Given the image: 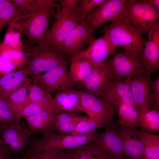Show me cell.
Listing matches in <instances>:
<instances>
[{"instance_id":"cell-1","label":"cell","mask_w":159,"mask_h":159,"mask_svg":"<svg viewBox=\"0 0 159 159\" xmlns=\"http://www.w3.org/2000/svg\"><path fill=\"white\" fill-rule=\"evenodd\" d=\"M23 47L29 59L20 70L30 76L32 82L42 73L67 63V55L54 46L41 47L25 41Z\"/></svg>"},{"instance_id":"cell-2","label":"cell","mask_w":159,"mask_h":159,"mask_svg":"<svg viewBox=\"0 0 159 159\" xmlns=\"http://www.w3.org/2000/svg\"><path fill=\"white\" fill-rule=\"evenodd\" d=\"M96 133V130L81 135L51 132L43 135L40 139L35 138L22 156L52 149L63 150L75 149L88 144Z\"/></svg>"},{"instance_id":"cell-3","label":"cell","mask_w":159,"mask_h":159,"mask_svg":"<svg viewBox=\"0 0 159 159\" xmlns=\"http://www.w3.org/2000/svg\"><path fill=\"white\" fill-rule=\"evenodd\" d=\"M55 1L16 22L19 25L22 32L26 36L29 43L45 47L51 17L55 9L60 6L55 4Z\"/></svg>"},{"instance_id":"cell-4","label":"cell","mask_w":159,"mask_h":159,"mask_svg":"<svg viewBox=\"0 0 159 159\" xmlns=\"http://www.w3.org/2000/svg\"><path fill=\"white\" fill-rule=\"evenodd\" d=\"M101 32L107 35L116 47H120L123 49L143 51L147 41L124 17L105 26Z\"/></svg>"},{"instance_id":"cell-5","label":"cell","mask_w":159,"mask_h":159,"mask_svg":"<svg viewBox=\"0 0 159 159\" xmlns=\"http://www.w3.org/2000/svg\"><path fill=\"white\" fill-rule=\"evenodd\" d=\"M113 120L106 124L104 131L95 135L86 145L93 154L106 159H122L126 157L122 142L116 134Z\"/></svg>"},{"instance_id":"cell-6","label":"cell","mask_w":159,"mask_h":159,"mask_svg":"<svg viewBox=\"0 0 159 159\" xmlns=\"http://www.w3.org/2000/svg\"><path fill=\"white\" fill-rule=\"evenodd\" d=\"M20 123L0 128V138L5 159L23 156L35 138L30 130L23 127Z\"/></svg>"},{"instance_id":"cell-7","label":"cell","mask_w":159,"mask_h":159,"mask_svg":"<svg viewBox=\"0 0 159 159\" xmlns=\"http://www.w3.org/2000/svg\"><path fill=\"white\" fill-rule=\"evenodd\" d=\"M53 14L54 19L47 37L45 46L58 48L71 31L82 21L76 10L71 11L60 6Z\"/></svg>"},{"instance_id":"cell-8","label":"cell","mask_w":159,"mask_h":159,"mask_svg":"<svg viewBox=\"0 0 159 159\" xmlns=\"http://www.w3.org/2000/svg\"><path fill=\"white\" fill-rule=\"evenodd\" d=\"M124 18L142 35L148 34L158 21L159 13L144 0H126Z\"/></svg>"},{"instance_id":"cell-9","label":"cell","mask_w":159,"mask_h":159,"mask_svg":"<svg viewBox=\"0 0 159 159\" xmlns=\"http://www.w3.org/2000/svg\"><path fill=\"white\" fill-rule=\"evenodd\" d=\"M142 51L123 49L105 62L116 78L130 76L136 72L145 70Z\"/></svg>"},{"instance_id":"cell-10","label":"cell","mask_w":159,"mask_h":159,"mask_svg":"<svg viewBox=\"0 0 159 159\" xmlns=\"http://www.w3.org/2000/svg\"><path fill=\"white\" fill-rule=\"evenodd\" d=\"M126 0H105L85 19L93 32L105 22H111L124 16Z\"/></svg>"},{"instance_id":"cell-11","label":"cell","mask_w":159,"mask_h":159,"mask_svg":"<svg viewBox=\"0 0 159 159\" xmlns=\"http://www.w3.org/2000/svg\"><path fill=\"white\" fill-rule=\"evenodd\" d=\"M151 74L145 70L140 71L126 78L130 83L134 105L139 112L148 110L151 105H154Z\"/></svg>"},{"instance_id":"cell-12","label":"cell","mask_w":159,"mask_h":159,"mask_svg":"<svg viewBox=\"0 0 159 159\" xmlns=\"http://www.w3.org/2000/svg\"><path fill=\"white\" fill-rule=\"evenodd\" d=\"M116 79L105 64L102 66H94L91 73L83 82L79 83L80 91L102 97Z\"/></svg>"},{"instance_id":"cell-13","label":"cell","mask_w":159,"mask_h":159,"mask_svg":"<svg viewBox=\"0 0 159 159\" xmlns=\"http://www.w3.org/2000/svg\"><path fill=\"white\" fill-rule=\"evenodd\" d=\"M67 65V63L63 64L42 73L32 82L50 93L74 89L76 83L71 79Z\"/></svg>"},{"instance_id":"cell-14","label":"cell","mask_w":159,"mask_h":159,"mask_svg":"<svg viewBox=\"0 0 159 159\" xmlns=\"http://www.w3.org/2000/svg\"><path fill=\"white\" fill-rule=\"evenodd\" d=\"M94 32L85 20L82 21L69 34L58 47L69 58L85 49L93 39Z\"/></svg>"},{"instance_id":"cell-15","label":"cell","mask_w":159,"mask_h":159,"mask_svg":"<svg viewBox=\"0 0 159 159\" xmlns=\"http://www.w3.org/2000/svg\"><path fill=\"white\" fill-rule=\"evenodd\" d=\"M81 91V104L83 112L88 117L97 121L104 126L112 120L117 109L102 98Z\"/></svg>"},{"instance_id":"cell-16","label":"cell","mask_w":159,"mask_h":159,"mask_svg":"<svg viewBox=\"0 0 159 159\" xmlns=\"http://www.w3.org/2000/svg\"><path fill=\"white\" fill-rule=\"evenodd\" d=\"M116 48L107 35L104 34L97 39H93L85 49L71 58H83L94 66H102L105 65L109 56L116 53Z\"/></svg>"},{"instance_id":"cell-17","label":"cell","mask_w":159,"mask_h":159,"mask_svg":"<svg viewBox=\"0 0 159 159\" xmlns=\"http://www.w3.org/2000/svg\"><path fill=\"white\" fill-rule=\"evenodd\" d=\"M114 125L126 157L129 159H142L144 148L140 138L141 131L136 127L122 126L116 122Z\"/></svg>"},{"instance_id":"cell-18","label":"cell","mask_w":159,"mask_h":159,"mask_svg":"<svg viewBox=\"0 0 159 159\" xmlns=\"http://www.w3.org/2000/svg\"><path fill=\"white\" fill-rule=\"evenodd\" d=\"M117 109L120 103L124 102L134 105V102L128 80H116L101 97Z\"/></svg>"},{"instance_id":"cell-19","label":"cell","mask_w":159,"mask_h":159,"mask_svg":"<svg viewBox=\"0 0 159 159\" xmlns=\"http://www.w3.org/2000/svg\"><path fill=\"white\" fill-rule=\"evenodd\" d=\"M81 95V91L74 89L57 92L53 99L58 111L77 114L83 112Z\"/></svg>"},{"instance_id":"cell-20","label":"cell","mask_w":159,"mask_h":159,"mask_svg":"<svg viewBox=\"0 0 159 159\" xmlns=\"http://www.w3.org/2000/svg\"><path fill=\"white\" fill-rule=\"evenodd\" d=\"M58 112L55 111L41 112L24 119L28 129L32 133H42L43 135L51 132L57 131L54 126V120Z\"/></svg>"},{"instance_id":"cell-21","label":"cell","mask_w":159,"mask_h":159,"mask_svg":"<svg viewBox=\"0 0 159 159\" xmlns=\"http://www.w3.org/2000/svg\"><path fill=\"white\" fill-rule=\"evenodd\" d=\"M32 81L21 70L1 76L0 79V98L5 100L24 83Z\"/></svg>"},{"instance_id":"cell-22","label":"cell","mask_w":159,"mask_h":159,"mask_svg":"<svg viewBox=\"0 0 159 159\" xmlns=\"http://www.w3.org/2000/svg\"><path fill=\"white\" fill-rule=\"evenodd\" d=\"M142 53L146 71L154 74L159 68V39L148 37Z\"/></svg>"},{"instance_id":"cell-23","label":"cell","mask_w":159,"mask_h":159,"mask_svg":"<svg viewBox=\"0 0 159 159\" xmlns=\"http://www.w3.org/2000/svg\"><path fill=\"white\" fill-rule=\"evenodd\" d=\"M21 8L14 6L10 0H0V32L5 26L28 16Z\"/></svg>"},{"instance_id":"cell-24","label":"cell","mask_w":159,"mask_h":159,"mask_svg":"<svg viewBox=\"0 0 159 159\" xmlns=\"http://www.w3.org/2000/svg\"><path fill=\"white\" fill-rule=\"evenodd\" d=\"M118 124L125 126L142 128L140 120V114L134 105L122 102L118 105Z\"/></svg>"},{"instance_id":"cell-25","label":"cell","mask_w":159,"mask_h":159,"mask_svg":"<svg viewBox=\"0 0 159 159\" xmlns=\"http://www.w3.org/2000/svg\"><path fill=\"white\" fill-rule=\"evenodd\" d=\"M69 60L71 64L69 74L76 83L82 82L91 73L93 66L87 60L74 57L69 58Z\"/></svg>"},{"instance_id":"cell-26","label":"cell","mask_w":159,"mask_h":159,"mask_svg":"<svg viewBox=\"0 0 159 159\" xmlns=\"http://www.w3.org/2000/svg\"><path fill=\"white\" fill-rule=\"evenodd\" d=\"M32 82V81L26 82L5 100L13 112L20 119V113L27 98L29 85Z\"/></svg>"},{"instance_id":"cell-27","label":"cell","mask_w":159,"mask_h":159,"mask_svg":"<svg viewBox=\"0 0 159 159\" xmlns=\"http://www.w3.org/2000/svg\"><path fill=\"white\" fill-rule=\"evenodd\" d=\"M22 33L20 26L17 23L9 25L4 39L0 44V49L24 51L23 43L21 40Z\"/></svg>"},{"instance_id":"cell-28","label":"cell","mask_w":159,"mask_h":159,"mask_svg":"<svg viewBox=\"0 0 159 159\" xmlns=\"http://www.w3.org/2000/svg\"><path fill=\"white\" fill-rule=\"evenodd\" d=\"M140 138L144 146L142 159L159 158V137L147 132L141 131Z\"/></svg>"},{"instance_id":"cell-29","label":"cell","mask_w":159,"mask_h":159,"mask_svg":"<svg viewBox=\"0 0 159 159\" xmlns=\"http://www.w3.org/2000/svg\"><path fill=\"white\" fill-rule=\"evenodd\" d=\"M41 102L54 103L50 93L41 88L36 82L30 83L29 86L28 94L25 106L31 103Z\"/></svg>"},{"instance_id":"cell-30","label":"cell","mask_w":159,"mask_h":159,"mask_svg":"<svg viewBox=\"0 0 159 159\" xmlns=\"http://www.w3.org/2000/svg\"><path fill=\"white\" fill-rule=\"evenodd\" d=\"M140 120L142 128L148 132L159 131V113L157 110H148L139 112Z\"/></svg>"},{"instance_id":"cell-31","label":"cell","mask_w":159,"mask_h":159,"mask_svg":"<svg viewBox=\"0 0 159 159\" xmlns=\"http://www.w3.org/2000/svg\"><path fill=\"white\" fill-rule=\"evenodd\" d=\"M14 6L22 9L26 15L35 13L52 3L51 0H10Z\"/></svg>"},{"instance_id":"cell-32","label":"cell","mask_w":159,"mask_h":159,"mask_svg":"<svg viewBox=\"0 0 159 159\" xmlns=\"http://www.w3.org/2000/svg\"><path fill=\"white\" fill-rule=\"evenodd\" d=\"M48 111H55L59 112L54 103L44 102L30 103L23 108L19 118H24L41 112Z\"/></svg>"},{"instance_id":"cell-33","label":"cell","mask_w":159,"mask_h":159,"mask_svg":"<svg viewBox=\"0 0 159 159\" xmlns=\"http://www.w3.org/2000/svg\"><path fill=\"white\" fill-rule=\"evenodd\" d=\"M0 56L14 63L18 70L22 68L29 59L26 53L19 50L0 49Z\"/></svg>"},{"instance_id":"cell-34","label":"cell","mask_w":159,"mask_h":159,"mask_svg":"<svg viewBox=\"0 0 159 159\" xmlns=\"http://www.w3.org/2000/svg\"><path fill=\"white\" fill-rule=\"evenodd\" d=\"M5 100L0 98V128L20 122Z\"/></svg>"},{"instance_id":"cell-35","label":"cell","mask_w":159,"mask_h":159,"mask_svg":"<svg viewBox=\"0 0 159 159\" xmlns=\"http://www.w3.org/2000/svg\"><path fill=\"white\" fill-rule=\"evenodd\" d=\"M104 126L100 122L87 117L80 121L77 125L71 134L81 135L90 132L99 128Z\"/></svg>"},{"instance_id":"cell-36","label":"cell","mask_w":159,"mask_h":159,"mask_svg":"<svg viewBox=\"0 0 159 159\" xmlns=\"http://www.w3.org/2000/svg\"><path fill=\"white\" fill-rule=\"evenodd\" d=\"M105 0H80L77 10L82 20Z\"/></svg>"},{"instance_id":"cell-37","label":"cell","mask_w":159,"mask_h":159,"mask_svg":"<svg viewBox=\"0 0 159 159\" xmlns=\"http://www.w3.org/2000/svg\"><path fill=\"white\" fill-rule=\"evenodd\" d=\"M61 151L57 149H52L22 156L21 159H53Z\"/></svg>"},{"instance_id":"cell-38","label":"cell","mask_w":159,"mask_h":159,"mask_svg":"<svg viewBox=\"0 0 159 159\" xmlns=\"http://www.w3.org/2000/svg\"><path fill=\"white\" fill-rule=\"evenodd\" d=\"M77 115V114L71 113L63 112L57 113L55 116L54 122L56 130H57V129L59 127L74 119Z\"/></svg>"},{"instance_id":"cell-39","label":"cell","mask_w":159,"mask_h":159,"mask_svg":"<svg viewBox=\"0 0 159 159\" xmlns=\"http://www.w3.org/2000/svg\"><path fill=\"white\" fill-rule=\"evenodd\" d=\"M87 117L78 115L73 120L57 129V131L66 133H71L74 130L79 122Z\"/></svg>"},{"instance_id":"cell-40","label":"cell","mask_w":159,"mask_h":159,"mask_svg":"<svg viewBox=\"0 0 159 159\" xmlns=\"http://www.w3.org/2000/svg\"><path fill=\"white\" fill-rule=\"evenodd\" d=\"M74 150L78 159H101L90 151L86 145L74 149Z\"/></svg>"},{"instance_id":"cell-41","label":"cell","mask_w":159,"mask_h":159,"mask_svg":"<svg viewBox=\"0 0 159 159\" xmlns=\"http://www.w3.org/2000/svg\"><path fill=\"white\" fill-rule=\"evenodd\" d=\"M17 69V66L13 62L0 56V74H6Z\"/></svg>"},{"instance_id":"cell-42","label":"cell","mask_w":159,"mask_h":159,"mask_svg":"<svg viewBox=\"0 0 159 159\" xmlns=\"http://www.w3.org/2000/svg\"><path fill=\"white\" fill-rule=\"evenodd\" d=\"M154 100V109L158 110L159 107V76L155 81H151L150 83Z\"/></svg>"},{"instance_id":"cell-43","label":"cell","mask_w":159,"mask_h":159,"mask_svg":"<svg viewBox=\"0 0 159 159\" xmlns=\"http://www.w3.org/2000/svg\"><path fill=\"white\" fill-rule=\"evenodd\" d=\"M61 8L71 11L76 10L80 0H59Z\"/></svg>"},{"instance_id":"cell-44","label":"cell","mask_w":159,"mask_h":159,"mask_svg":"<svg viewBox=\"0 0 159 159\" xmlns=\"http://www.w3.org/2000/svg\"><path fill=\"white\" fill-rule=\"evenodd\" d=\"M64 159H78L74 149L63 151Z\"/></svg>"},{"instance_id":"cell-45","label":"cell","mask_w":159,"mask_h":159,"mask_svg":"<svg viewBox=\"0 0 159 159\" xmlns=\"http://www.w3.org/2000/svg\"><path fill=\"white\" fill-rule=\"evenodd\" d=\"M146 3L152 6L159 13V0H144Z\"/></svg>"},{"instance_id":"cell-46","label":"cell","mask_w":159,"mask_h":159,"mask_svg":"<svg viewBox=\"0 0 159 159\" xmlns=\"http://www.w3.org/2000/svg\"><path fill=\"white\" fill-rule=\"evenodd\" d=\"M53 159H64L63 150L59 153Z\"/></svg>"},{"instance_id":"cell-47","label":"cell","mask_w":159,"mask_h":159,"mask_svg":"<svg viewBox=\"0 0 159 159\" xmlns=\"http://www.w3.org/2000/svg\"><path fill=\"white\" fill-rule=\"evenodd\" d=\"M0 153H4V150L0 138Z\"/></svg>"},{"instance_id":"cell-48","label":"cell","mask_w":159,"mask_h":159,"mask_svg":"<svg viewBox=\"0 0 159 159\" xmlns=\"http://www.w3.org/2000/svg\"><path fill=\"white\" fill-rule=\"evenodd\" d=\"M4 155L3 153H0V159H4Z\"/></svg>"},{"instance_id":"cell-49","label":"cell","mask_w":159,"mask_h":159,"mask_svg":"<svg viewBox=\"0 0 159 159\" xmlns=\"http://www.w3.org/2000/svg\"><path fill=\"white\" fill-rule=\"evenodd\" d=\"M6 159H21L20 158H10V157H9Z\"/></svg>"},{"instance_id":"cell-50","label":"cell","mask_w":159,"mask_h":159,"mask_svg":"<svg viewBox=\"0 0 159 159\" xmlns=\"http://www.w3.org/2000/svg\"><path fill=\"white\" fill-rule=\"evenodd\" d=\"M122 159H129L128 158H127V157H125L124 158H123Z\"/></svg>"},{"instance_id":"cell-51","label":"cell","mask_w":159,"mask_h":159,"mask_svg":"<svg viewBox=\"0 0 159 159\" xmlns=\"http://www.w3.org/2000/svg\"><path fill=\"white\" fill-rule=\"evenodd\" d=\"M151 159H159V158H155Z\"/></svg>"},{"instance_id":"cell-52","label":"cell","mask_w":159,"mask_h":159,"mask_svg":"<svg viewBox=\"0 0 159 159\" xmlns=\"http://www.w3.org/2000/svg\"><path fill=\"white\" fill-rule=\"evenodd\" d=\"M101 159H105V158H101Z\"/></svg>"},{"instance_id":"cell-53","label":"cell","mask_w":159,"mask_h":159,"mask_svg":"<svg viewBox=\"0 0 159 159\" xmlns=\"http://www.w3.org/2000/svg\"><path fill=\"white\" fill-rule=\"evenodd\" d=\"M1 75L0 74V78H1Z\"/></svg>"},{"instance_id":"cell-54","label":"cell","mask_w":159,"mask_h":159,"mask_svg":"<svg viewBox=\"0 0 159 159\" xmlns=\"http://www.w3.org/2000/svg\"><path fill=\"white\" fill-rule=\"evenodd\" d=\"M1 43L0 42V44Z\"/></svg>"}]
</instances>
